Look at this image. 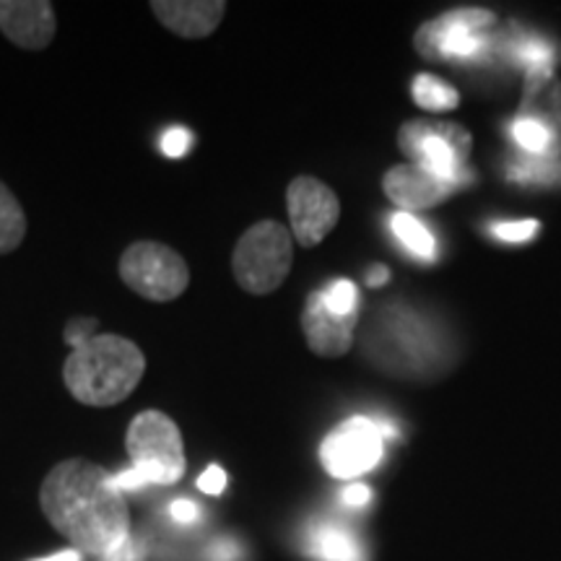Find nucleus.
Here are the masks:
<instances>
[{
	"label": "nucleus",
	"mask_w": 561,
	"mask_h": 561,
	"mask_svg": "<svg viewBox=\"0 0 561 561\" xmlns=\"http://www.w3.org/2000/svg\"><path fill=\"white\" fill-rule=\"evenodd\" d=\"M354 322L356 314L343 318L328 310L325 299L320 291H314L307 299L305 314H301V331H305L307 346L320 356H343L354 341Z\"/></svg>",
	"instance_id": "nucleus-11"
},
{
	"label": "nucleus",
	"mask_w": 561,
	"mask_h": 561,
	"mask_svg": "<svg viewBox=\"0 0 561 561\" xmlns=\"http://www.w3.org/2000/svg\"><path fill=\"white\" fill-rule=\"evenodd\" d=\"M388 278H390V273H388V268H382V265H377V268H371L367 273V284L369 286H382Z\"/></svg>",
	"instance_id": "nucleus-32"
},
{
	"label": "nucleus",
	"mask_w": 561,
	"mask_h": 561,
	"mask_svg": "<svg viewBox=\"0 0 561 561\" xmlns=\"http://www.w3.org/2000/svg\"><path fill=\"white\" fill-rule=\"evenodd\" d=\"M398 144L413 164L426 170L434 178L462 187L473 182V172L466 167L471 153V133L458 123L447 121H413L405 123L398 133Z\"/></svg>",
	"instance_id": "nucleus-4"
},
{
	"label": "nucleus",
	"mask_w": 561,
	"mask_h": 561,
	"mask_svg": "<svg viewBox=\"0 0 561 561\" xmlns=\"http://www.w3.org/2000/svg\"><path fill=\"white\" fill-rule=\"evenodd\" d=\"M125 447L133 468L149 479L151 486H172L185 476V445L180 426L164 411H140L130 421Z\"/></svg>",
	"instance_id": "nucleus-6"
},
{
	"label": "nucleus",
	"mask_w": 561,
	"mask_h": 561,
	"mask_svg": "<svg viewBox=\"0 0 561 561\" xmlns=\"http://www.w3.org/2000/svg\"><path fill=\"white\" fill-rule=\"evenodd\" d=\"M153 16L185 39H203L221 24L227 3L221 0H153Z\"/></svg>",
	"instance_id": "nucleus-13"
},
{
	"label": "nucleus",
	"mask_w": 561,
	"mask_h": 561,
	"mask_svg": "<svg viewBox=\"0 0 561 561\" xmlns=\"http://www.w3.org/2000/svg\"><path fill=\"white\" fill-rule=\"evenodd\" d=\"M26 214L16 195L0 182V255H9L24 242Z\"/></svg>",
	"instance_id": "nucleus-19"
},
{
	"label": "nucleus",
	"mask_w": 561,
	"mask_h": 561,
	"mask_svg": "<svg viewBox=\"0 0 561 561\" xmlns=\"http://www.w3.org/2000/svg\"><path fill=\"white\" fill-rule=\"evenodd\" d=\"M502 58L523 66L525 73L528 70H553V66L561 62V47L543 34L510 24L507 30L496 32V60Z\"/></svg>",
	"instance_id": "nucleus-15"
},
{
	"label": "nucleus",
	"mask_w": 561,
	"mask_h": 561,
	"mask_svg": "<svg viewBox=\"0 0 561 561\" xmlns=\"http://www.w3.org/2000/svg\"><path fill=\"white\" fill-rule=\"evenodd\" d=\"M382 187L396 206L405 208V214H409V210L434 208L437 203L447 201L455 191H458L450 182L434 178V174L421 170L416 164H403L390 170L385 174Z\"/></svg>",
	"instance_id": "nucleus-12"
},
{
	"label": "nucleus",
	"mask_w": 561,
	"mask_h": 561,
	"mask_svg": "<svg viewBox=\"0 0 561 561\" xmlns=\"http://www.w3.org/2000/svg\"><path fill=\"white\" fill-rule=\"evenodd\" d=\"M307 551L318 561H367L359 536L339 523L314 525L307 533Z\"/></svg>",
	"instance_id": "nucleus-16"
},
{
	"label": "nucleus",
	"mask_w": 561,
	"mask_h": 561,
	"mask_svg": "<svg viewBox=\"0 0 561 561\" xmlns=\"http://www.w3.org/2000/svg\"><path fill=\"white\" fill-rule=\"evenodd\" d=\"M0 32L21 50H45L58 32L53 3L47 0H0Z\"/></svg>",
	"instance_id": "nucleus-10"
},
{
	"label": "nucleus",
	"mask_w": 561,
	"mask_h": 561,
	"mask_svg": "<svg viewBox=\"0 0 561 561\" xmlns=\"http://www.w3.org/2000/svg\"><path fill=\"white\" fill-rule=\"evenodd\" d=\"M541 224L536 219H520V221H494L489 224V234L500 242H510V244H523L530 242L533 237L538 234Z\"/></svg>",
	"instance_id": "nucleus-23"
},
{
	"label": "nucleus",
	"mask_w": 561,
	"mask_h": 561,
	"mask_svg": "<svg viewBox=\"0 0 561 561\" xmlns=\"http://www.w3.org/2000/svg\"><path fill=\"white\" fill-rule=\"evenodd\" d=\"M227 473L221 471L219 466H210V468H206V473H201V479H198V489L201 491H206V494H221L224 491V486H227Z\"/></svg>",
	"instance_id": "nucleus-26"
},
{
	"label": "nucleus",
	"mask_w": 561,
	"mask_h": 561,
	"mask_svg": "<svg viewBox=\"0 0 561 561\" xmlns=\"http://www.w3.org/2000/svg\"><path fill=\"white\" fill-rule=\"evenodd\" d=\"M140 559H144V549H140V546L133 541V538L123 541L115 551L104 557V561H140Z\"/></svg>",
	"instance_id": "nucleus-30"
},
{
	"label": "nucleus",
	"mask_w": 561,
	"mask_h": 561,
	"mask_svg": "<svg viewBox=\"0 0 561 561\" xmlns=\"http://www.w3.org/2000/svg\"><path fill=\"white\" fill-rule=\"evenodd\" d=\"M117 268H121L123 284L149 301H172L191 286V268L185 257L161 242H133L123 252Z\"/></svg>",
	"instance_id": "nucleus-7"
},
{
	"label": "nucleus",
	"mask_w": 561,
	"mask_h": 561,
	"mask_svg": "<svg viewBox=\"0 0 561 561\" xmlns=\"http://www.w3.org/2000/svg\"><path fill=\"white\" fill-rule=\"evenodd\" d=\"M39 504L76 551L107 557L130 538V512L112 473L83 458L62 460L47 473Z\"/></svg>",
	"instance_id": "nucleus-1"
},
{
	"label": "nucleus",
	"mask_w": 561,
	"mask_h": 561,
	"mask_svg": "<svg viewBox=\"0 0 561 561\" xmlns=\"http://www.w3.org/2000/svg\"><path fill=\"white\" fill-rule=\"evenodd\" d=\"M170 515L182 525H191V523L198 520L201 512H198V504L191 502V500H174L170 504Z\"/></svg>",
	"instance_id": "nucleus-29"
},
{
	"label": "nucleus",
	"mask_w": 561,
	"mask_h": 561,
	"mask_svg": "<svg viewBox=\"0 0 561 561\" xmlns=\"http://www.w3.org/2000/svg\"><path fill=\"white\" fill-rule=\"evenodd\" d=\"M413 102L419 104L421 110L430 112H445L455 110L460 104V94L455 91L450 83H445L437 76L421 73L413 79Z\"/></svg>",
	"instance_id": "nucleus-20"
},
{
	"label": "nucleus",
	"mask_w": 561,
	"mask_h": 561,
	"mask_svg": "<svg viewBox=\"0 0 561 561\" xmlns=\"http://www.w3.org/2000/svg\"><path fill=\"white\" fill-rule=\"evenodd\" d=\"M191 144H193L191 130L172 128L164 133V138H161V151H164L170 159H180V157H185L187 149H191Z\"/></svg>",
	"instance_id": "nucleus-25"
},
{
	"label": "nucleus",
	"mask_w": 561,
	"mask_h": 561,
	"mask_svg": "<svg viewBox=\"0 0 561 561\" xmlns=\"http://www.w3.org/2000/svg\"><path fill=\"white\" fill-rule=\"evenodd\" d=\"M112 481H115V486L123 491H138V489H146V486H151L149 483V479H146L144 473L140 471H136V468H128V471H123V473H112Z\"/></svg>",
	"instance_id": "nucleus-28"
},
{
	"label": "nucleus",
	"mask_w": 561,
	"mask_h": 561,
	"mask_svg": "<svg viewBox=\"0 0 561 561\" xmlns=\"http://www.w3.org/2000/svg\"><path fill=\"white\" fill-rule=\"evenodd\" d=\"M146 375V356L138 343L115 333L94 335L73 348L62 364V380L70 396L91 409L123 403Z\"/></svg>",
	"instance_id": "nucleus-2"
},
{
	"label": "nucleus",
	"mask_w": 561,
	"mask_h": 561,
	"mask_svg": "<svg viewBox=\"0 0 561 561\" xmlns=\"http://www.w3.org/2000/svg\"><path fill=\"white\" fill-rule=\"evenodd\" d=\"M34 561H81V551H76V549H68V551L53 553V557H45V559H34Z\"/></svg>",
	"instance_id": "nucleus-33"
},
{
	"label": "nucleus",
	"mask_w": 561,
	"mask_h": 561,
	"mask_svg": "<svg viewBox=\"0 0 561 561\" xmlns=\"http://www.w3.org/2000/svg\"><path fill=\"white\" fill-rule=\"evenodd\" d=\"M291 234L301 248H314L331 234L341 216V203L325 182L301 174L286 191Z\"/></svg>",
	"instance_id": "nucleus-9"
},
{
	"label": "nucleus",
	"mask_w": 561,
	"mask_h": 561,
	"mask_svg": "<svg viewBox=\"0 0 561 561\" xmlns=\"http://www.w3.org/2000/svg\"><path fill=\"white\" fill-rule=\"evenodd\" d=\"M320 294L322 299H325L328 310L343 314V318H351V314H356V310H359V291H356V286L346 278L333 280V284L325 286Z\"/></svg>",
	"instance_id": "nucleus-22"
},
{
	"label": "nucleus",
	"mask_w": 561,
	"mask_h": 561,
	"mask_svg": "<svg viewBox=\"0 0 561 561\" xmlns=\"http://www.w3.org/2000/svg\"><path fill=\"white\" fill-rule=\"evenodd\" d=\"M390 231H392V237L398 240V244L409 252V255L419 257V261H424V263L437 261V255H439L437 237H434L432 229L426 227L421 219H416L413 214H405V210H401V214H392Z\"/></svg>",
	"instance_id": "nucleus-17"
},
{
	"label": "nucleus",
	"mask_w": 561,
	"mask_h": 561,
	"mask_svg": "<svg viewBox=\"0 0 561 561\" xmlns=\"http://www.w3.org/2000/svg\"><path fill=\"white\" fill-rule=\"evenodd\" d=\"M208 557H210V561H234L237 557H240V546H237L234 541H227V538H221V541H216L214 546H210Z\"/></svg>",
	"instance_id": "nucleus-31"
},
{
	"label": "nucleus",
	"mask_w": 561,
	"mask_h": 561,
	"mask_svg": "<svg viewBox=\"0 0 561 561\" xmlns=\"http://www.w3.org/2000/svg\"><path fill=\"white\" fill-rule=\"evenodd\" d=\"M341 502L351 510H362L371 502V491L364 483H351V486L341 491Z\"/></svg>",
	"instance_id": "nucleus-27"
},
{
	"label": "nucleus",
	"mask_w": 561,
	"mask_h": 561,
	"mask_svg": "<svg viewBox=\"0 0 561 561\" xmlns=\"http://www.w3.org/2000/svg\"><path fill=\"white\" fill-rule=\"evenodd\" d=\"M382 453L385 437L375 419L354 416L328 434L320 447V460L333 479H356L371 471L382 460Z\"/></svg>",
	"instance_id": "nucleus-8"
},
{
	"label": "nucleus",
	"mask_w": 561,
	"mask_h": 561,
	"mask_svg": "<svg viewBox=\"0 0 561 561\" xmlns=\"http://www.w3.org/2000/svg\"><path fill=\"white\" fill-rule=\"evenodd\" d=\"M294 242L284 224L265 219L250 227L231 255L237 284L250 294H271L291 271Z\"/></svg>",
	"instance_id": "nucleus-5"
},
{
	"label": "nucleus",
	"mask_w": 561,
	"mask_h": 561,
	"mask_svg": "<svg viewBox=\"0 0 561 561\" xmlns=\"http://www.w3.org/2000/svg\"><path fill=\"white\" fill-rule=\"evenodd\" d=\"M416 50L426 60H496V16L483 9L445 13L416 32Z\"/></svg>",
	"instance_id": "nucleus-3"
},
{
	"label": "nucleus",
	"mask_w": 561,
	"mask_h": 561,
	"mask_svg": "<svg viewBox=\"0 0 561 561\" xmlns=\"http://www.w3.org/2000/svg\"><path fill=\"white\" fill-rule=\"evenodd\" d=\"M96 328H100V320L96 318H76L66 325V333L62 339L70 343V348H81L83 343H89L96 335Z\"/></svg>",
	"instance_id": "nucleus-24"
},
{
	"label": "nucleus",
	"mask_w": 561,
	"mask_h": 561,
	"mask_svg": "<svg viewBox=\"0 0 561 561\" xmlns=\"http://www.w3.org/2000/svg\"><path fill=\"white\" fill-rule=\"evenodd\" d=\"M510 138L515 140L517 149L523 153H530V157H549V159H559V153L553 151V144L541 125L525 121V117L517 115L515 121L507 125Z\"/></svg>",
	"instance_id": "nucleus-21"
},
{
	"label": "nucleus",
	"mask_w": 561,
	"mask_h": 561,
	"mask_svg": "<svg viewBox=\"0 0 561 561\" xmlns=\"http://www.w3.org/2000/svg\"><path fill=\"white\" fill-rule=\"evenodd\" d=\"M504 174L510 182L520 185H557L561 182V157H530V153H512L504 164Z\"/></svg>",
	"instance_id": "nucleus-18"
},
{
	"label": "nucleus",
	"mask_w": 561,
	"mask_h": 561,
	"mask_svg": "<svg viewBox=\"0 0 561 561\" xmlns=\"http://www.w3.org/2000/svg\"><path fill=\"white\" fill-rule=\"evenodd\" d=\"M520 117L541 125L549 133L553 151L561 157V83L551 70H528L525 73Z\"/></svg>",
	"instance_id": "nucleus-14"
}]
</instances>
